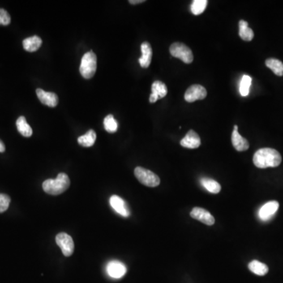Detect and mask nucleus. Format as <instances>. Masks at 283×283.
I'll use <instances>...</instances> for the list:
<instances>
[{
    "label": "nucleus",
    "mask_w": 283,
    "mask_h": 283,
    "mask_svg": "<svg viewBox=\"0 0 283 283\" xmlns=\"http://www.w3.org/2000/svg\"><path fill=\"white\" fill-rule=\"evenodd\" d=\"M281 162V154L275 149H259L254 156V164L259 168H275Z\"/></svg>",
    "instance_id": "obj_1"
},
{
    "label": "nucleus",
    "mask_w": 283,
    "mask_h": 283,
    "mask_svg": "<svg viewBox=\"0 0 283 283\" xmlns=\"http://www.w3.org/2000/svg\"><path fill=\"white\" fill-rule=\"evenodd\" d=\"M70 186V178L64 173H59L56 179H48L43 182V189L44 191L51 195L62 194Z\"/></svg>",
    "instance_id": "obj_2"
},
{
    "label": "nucleus",
    "mask_w": 283,
    "mask_h": 283,
    "mask_svg": "<svg viewBox=\"0 0 283 283\" xmlns=\"http://www.w3.org/2000/svg\"><path fill=\"white\" fill-rule=\"evenodd\" d=\"M97 70V57L93 51L87 52L82 58L79 72L85 79L93 77Z\"/></svg>",
    "instance_id": "obj_3"
},
{
    "label": "nucleus",
    "mask_w": 283,
    "mask_h": 283,
    "mask_svg": "<svg viewBox=\"0 0 283 283\" xmlns=\"http://www.w3.org/2000/svg\"><path fill=\"white\" fill-rule=\"evenodd\" d=\"M135 176L142 184L149 187H156L160 184V180L158 176L143 167L135 168Z\"/></svg>",
    "instance_id": "obj_4"
},
{
    "label": "nucleus",
    "mask_w": 283,
    "mask_h": 283,
    "mask_svg": "<svg viewBox=\"0 0 283 283\" xmlns=\"http://www.w3.org/2000/svg\"><path fill=\"white\" fill-rule=\"evenodd\" d=\"M171 54L186 64H190L194 60L191 50L182 43H174L169 48Z\"/></svg>",
    "instance_id": "obj_5"
},
{
    "label": "nucleus",
    "mask_w": 283,
    "mask_h": 283,
    "mask_svg": "<svg viewBox=\"0 0 283 283\" xmlns=\"http://www.w3.org/2000/svg\"><path fill=\"white\" fill-rule=\"evenodd\" d=\"M56 243L65 257H70L74 252V242L71 236L66 233H59L55 238Z\"/></svg>",
    "instance_id": "obj_6"
},
{
    "label": "nucleus",
    "mask_w": 283,
    "mask_h": 283,
    "mask_svg": "<svg viewBox=\"0 0 283 283\" xmlns=\"http://www.w3.org/2000/svg\"><path fill=\"white\" fill-rule=\"evenodd\" d=\"M207 96V91L203 86L194 84L186 90L184 99L188 103H193L197 100H202Z\"/></svg>",
    "instance_id": "obj_7"
},
{
    "label": "nucleus",
    "mask_w": 283,
    "mask_h": 283,
    "mask_svg": "<svg viewBox=\"0 0 283 283\" xmlns=\"http://www.w3.org/2000/svg\"><path fill=\"white\" fill-rule=\"evenodd\" d=\"M190 216L194 220H199L206 225L212 226L215 224V218L207 210L195 207L190 212Z\"/></svg>",
    "instance_id": "obj_8"
},
{
    "label": "nucleus",
    "mask_w": 283,
    "mask_h": 283,
    "mask_svg": "<svg viewBox=\"0 0 283 283\" xmlns=\"http://www.w3.org/2000/svg\"><path fill=\"white\" fill-rule=\"evenodd\" d=\"M109 203H110L111 207L121 216L124 217H129L131 215V212L127 203L121 197L113 195L109 199Z\"/></svg>",
    "instance_id": "obj_9"
},
{
    "label": "nucleus",
    "mask_w": 283,
    "mask_h": 283,
    "mask_svg": "<svg viewBox=\"0 0 283 283\" xmlns=\"http://www.w3.org/2000/svg\"><path fill=\"white\" fill-rule=\"evenodd\" d=\"M106 271L110 277L113 279H121L127 272V268L123 263L113 260L107 264Z\"/></svg>",
    "instance_id": "obj_10"
},
{
    "label": "nucleus",
    "mask_w": 283,
    "mask_h": 283,
    "mask_svg": "<svg viewBox=\"0 0 283 283\" xmlns=\"http://www.w3.org/2000/svg\"><path fill=\"white\" fill-rule=\"evenodd\" d=\"M279 208V203L276 201H271L263 205L259 211V217L263 221L270 220L276 213Z\"/></svg>",
    "instance_id": "obj_11"
},
{
    "label": "nucleus",
    "mask_w": 283,
    "mask_h": 283,
    "mask_svg": "<svg viewBox=\"0 0 283 283\" xmlns=\"http://www.w3.org/2000/svg\"><path fill=\"white\" fill-rule=\"evenodd\" d=\"M36 91L38 98L43 104L50 107L57 106L58 103V97L55 93L47 92L40 88H38Z\"/></svg>",
    "instance_id": "obj_12"
},
{
    "label": "nucleus",
    "mask_w": 283,
    "mask_h": 283,
    "mask_svg": "<svg viewBox=\"0 0 283 283\" xmlns=\"http://www.w3.org/2000/svg\"><path fill=\"white\" fill-rule=\"evenodd\" d=\"M180 145L182 147L188 149H196L201 146V139L198 133L190 130L186 133L184 138L180 141Z\"/></svg>",
    "instance_id": "obj_13"
},
{
    "label": "nucleus",
    "mask_w": 283,
    "mask_h": 283,
    "mask_svg": "<svg viewBox=\"0 0 283 283\" xmlns=\"http://www.w3.org/2000/svg\"><path fill=\"white\" fill-rule=\"evenodd\" d=\"M142 57L139 59V64L142 68H148L151 65L152 59L153 51L151 44L148 42H144L141 45Z\"/></svg>",
    "instance_id": "obj_14"
},
{
    "label": "nucleus",
    "mask_w": 283,
    "mask_h": 283,
    "mask_svg": "<svg viewBox=\"0 0 283 283\" xmlns=\"http://www.w3.org/2000/svg\"><path fill=\"white\" fill-rule=\"evenodd\" d=\"M232 145L234 146L236 151H239V152L247 151L250 147V143L247 139L240 135L237 130H234L232 132Z\"/></svg>",
    "instance_id": "obj_15"
},
{
    "label": "nucleus",
    "mask_w": 283,
    "mask_h": 283,
    "mask_svg": "<svg viewBox=\"0 0 283 283\" xmlns=\"http://www.w3.org/2000/svg\"><path fill=\"white\" fill-rule=\"evenodd\" d=\"M42 45V40L39 36H34L23 40L24 49L28 52H35L40 49Z\"/></svg>",
    "instance_id": "obj_16"
},
{
    "label": "nucleus",
    "mask_w": 283,
    "mask_h": 283,
    "mask_svg": "<svg viewBox=\"0 0 283 283\" xmlns=\"http://www.w3.org/2000/svg\"><path fill=\"white\" fill-rule=\"evenodd\" d=\"M239 36L245 41H251L254 37V32L252 28L249 27V24L246 21L241 20L239 22Z\"/></svg>",
    "instance_id": "obj_17"
},
{
    "label": "nucleus",
    "mask_w": 283,
    "mask_h": 283,
    "mask_svg": "<svg viewBox=\"0 0 283 283\" xmlns=\"http://www.w3.org/2000/svg\"><path fill=\"white\" fill-rule=\"evenodd\" d=\"M201 183L203 187L211 194H218L221 190V186L220 183L212 179L202 178L201 180Z\"/></svg>",
    "instance_id": "obj_18"
},
{
    "label": "nucleus",
    "mask_w": 283,
    "mask_h": 283,
    "mask_svg": "<svg viewBox=\"0 0 283 283\" xmlns=\"http://www.w3.org/2000/svg\"><path fill=\"white\" fill-rule=\"evenodd\" d=\"M249 269L259 276H263L267 275V272L269 271L268 267L266 265L265 263H261L258 260H253L249 263Z\"/></svg>",
    "instance_id": "obj_19"
},
{
    "label": "nucleus",
    "mask_w": 283,
    "mask_h": 283,
    "mask_svg": "<svg viewBox=\"0 0 283 283\" xmlns=\"http://www.w3.org/2000/svg\"><path fill=\"white\" fill-rule=\"evenodd\" d=\"M96 140V133L94 130H89L85 135L78 138L77 141L80 146L83 147H91L95 144Z\"/></svg>",
    "instance_id": "obj_20"
},
{
    "label": "nucleus",
    "mask_w": 283,
    "mask_h": 283,
    "mask_svg": "<svg viewBox=\"0 0 283 283\" xmlns=\"http://www.w3.org/2000/svg\"><path fill=\"white\" fill-rule=\"evenodd\" d=\"M17 129L21 135L25 137L32 136V129L30 127L28 122L26 121V117H20L17 120Z\"/></svg>",
    "instance_id": "obj_21"
},
{
    "label": "nucleus",
    "mask_w": 283,
    "mask_h": 283,
    "mask_svg": "<svg viewBox=\"0 0 283 283\" xmlns=\"http://www.w3.org/2000/svg\"><path fill=\"white\" fill-rule=\"evenodd\" d=\"M265 64L267 67L272 70L275 75L279 77L283 76V63L281 61L275 58H268L266 60Z\"/></svg>",
    "instance_id": "obj_22"
},
{
    "label": "nucleus",
    "mask_w": 283,
    "mask_h": 283,
    "mask_svg": "<svg viewBox=\"0 0 283 283\" xmlns=\"http://www.w3.org/2000/svg\"><path fill=\"white\" fill-rule=\"evenodd\" d=\"M151 89H152V94L156 95L158 99L165 97L168 93V88L166 85L163 82L159 81V80L153 83Z\"/></svg>",
    "instance_id": "obj_23"
},
{
    "label": "nucleus",
    "mask_w": 283,
    "mask_h": 283,
    "mask_svg": "<svg viewBox=\"0 0 283 283\" xmlns=\"http://www.w3.org/2000/svg\"><path fill=\"white\" fill-rule=\"evenodd\" d=\"M252 78L250 76L244 75L240 82L239 91L240 94L243 97L248 96L250 94V87H251Z\"/></svg>",
    "instance_id": "obj_24"
},
{
    "label": "nucleus",
    "mask_w": 283,
    "mask_h": 283,
    "mask_svg": "<svg viewBox=\"0 0 283 283\" xmlns=\"http://www.w3.org/2000/svg\"><path fill=\"white\" fill-rule=\"evenodd\" d=\"M207 5H208L207 0H194L190 6V10L194 15H199L204 12Z\"/></svg>",
    "instance_id": "obj_25"
},
{
    "label": "nucleus",
    "mask_w": 283,
    "mask_h": 283,
    "mask_svg": "<svg viewBox=\"0 0 283 283\" xmlns=\"http://www.w3.org/2000/svg\"><path fill=\"white\" fill-rule=\"evenodd\" d=\"M104 128L109 133H114L118 129V123L113 115L106 116L104 119Z\"/></svg>",
    "instance_id": "obj_26"
},
{
    "label": "nucleus",
    "mask_w": 283,
    "mask_h": 283,
    "mask_svg": "<svg viewBox=\"0 0 283 283\" xmlns=\"http://www.w3.org/2000/svg\"><path fill=\"white\" fill-rule=\"evenodd\" d=\"M10 203V198L6 194H0V213L8 209Z\"/></svg>",
    "instance_id": "obj_27"
},
{
    "label": "nucleus",
    "mask_w": 283,
    "mask_h": 283,
    "mask_svg": "<svg viewBox=\"0 0 283 283\" xmlns=\"http://www.w3.org/2000/svg\"><path fill=\"white\" fill-rule=\"evenodd\" d=\"M10 21H11V18L8 12L3 9H0V25L7 26L10 24Z\"/></svg>",
    "instance_id": "obj_28"
},
{
    "label": "nucleus",
    "mask_w": 283,
    "mask_h": 283,
    "mask_svg": "<svg viewBox=\"0 0 283 283\" xmlns=\"http://www.w3.org/2000/svg\"><path fill=\"white\" fill-rule=\"evenodd\" d=\"M144 2V0H131V1H129L131 4H139V3H142V2Z\"/></svg>",
    "instance_id": "obj_29"
},
{
    "label": "nucleus",
    "mask_w": 283,
    "mask_h": 283,
    "mask_svg": "<svg viewBox=\"0 0 283 283\" xmlns=\"http://www.w3.org/2000/svg\"><path fill=\"white\" fill-rule=\"evenodd\" d=\"M5 150H6V147H5L4 143L0 140V153L4 152Z\"/></svg>",
    "instance_id": "obj_30"
},
{
    "label": "nucleus",
    "mask_w": 283,
    "mask_h": 283,
    "mask_svg": "<svg viewBox=\"0 0 283 283\" xmlns=\"http://www.w3.org/2000/svg\"><path fill=\"white\" fill-rule=\"evenodd\" d=\"M234 130H237V131H238V125H234Z\"/></svg>",
    "instance_id": "obj_31"
}]
</instances>
